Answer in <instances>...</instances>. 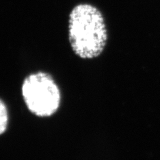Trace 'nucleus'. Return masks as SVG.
<instances>
[{"mask_svg": "<svg viewBox=\"0 0 160 160\" xmlns=\"http://www.w3.org/2000/svg\"><path fill=\"white\" fill-rule=\"evenodd\" d=\"M69 40L73 52L83 59L98 57L106 47L108 32L99 10L91 4L75 6L69 14Z\"/></svg>", "mask_w": 160, "mask_h": 160, "instance_id": "1", "label": "nucleus"}, {"mask_svg": "<svg viewBox=\"0 0 160 160\" xmlns=\"http://www.w3.org/2000/svg\"><path fill=\"white\" fill-rule=\"evenodd\" d=\"M22 92L29 110L38 116H51L59 106V89L47 73L39 72L30 74L24 79Z\"/></svg>", "mask_w": 160, "mask_h": 160, "instance_id": "2", "label": "nucleus"}, {"mask_svg": "<svg viewBox=\"0 0 160 160\" xmlns=\"http://www.w3.org/2000/svg\"><path fill=\"white\" fill-rule=\"evenodd\" d=\"M8 123V110L5 103L0 99V135L6 130Z\"/></svg>", "mask_w": 160, "mask_h": 160, "instance_id": "3", "label": "nucleus"}]
</instances>
